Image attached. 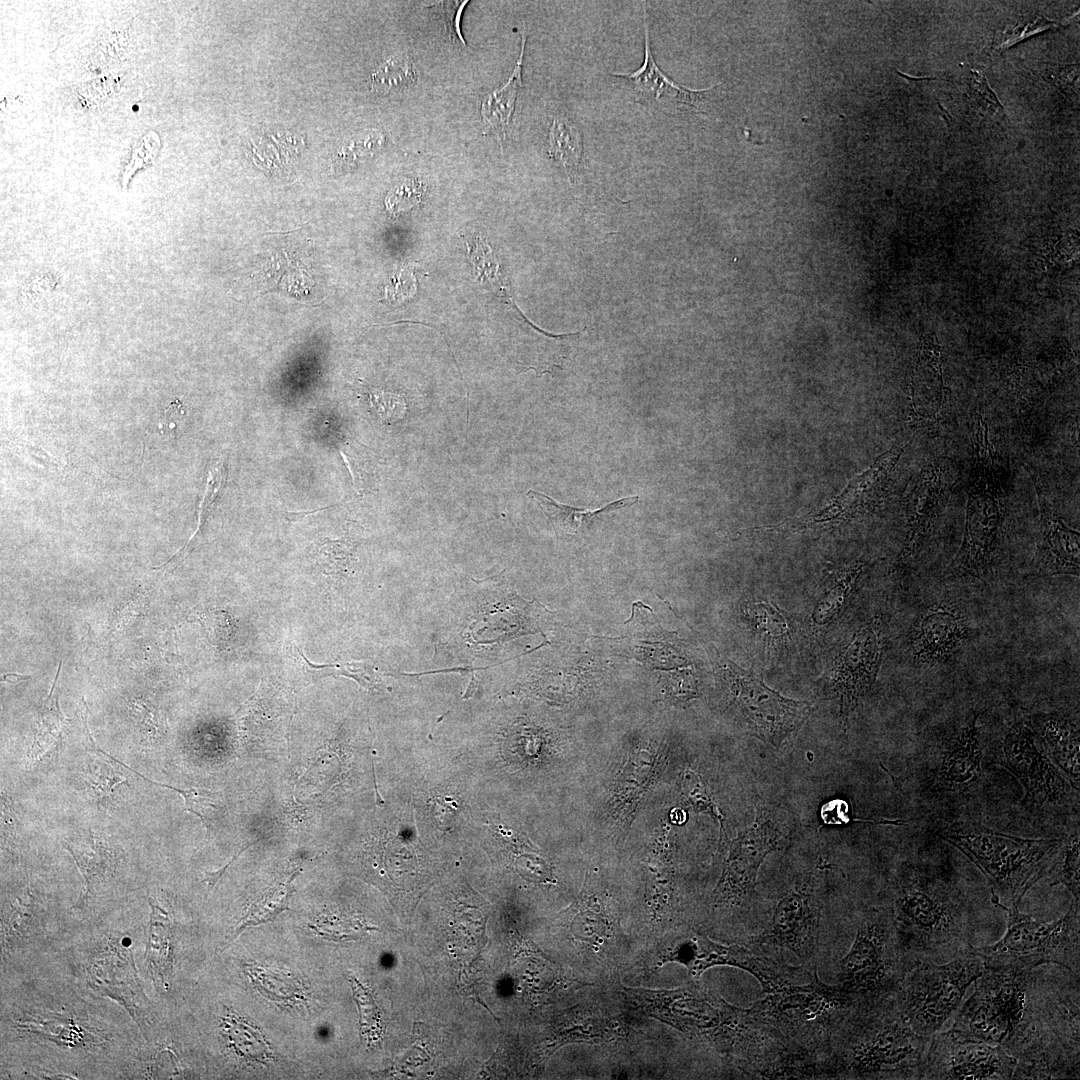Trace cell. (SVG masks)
Returning a JSON list of instances; mask_svg holds the SVG:
<instances>
[{
  "label": "cell",
  "mask_w": 1080,
  "mask_h": 1080,
  "mask_svg": "<svg viewBox=\"0 0 1080 1080\" xmlns=\"http://www.w3.org/2000/svg\"><path fill=\"white\" fill-rule=\"evenodd\" d=\"M931 1038L911 1028L894 996L858 1004L836 1037L827 1076L919 1079Z\"/></svg>",
  "instance_id": "obj_1"
},
{
  "label": "cell",
  "mask_w": 1080,
  "mask_h": 1080,
  "mask_svg": "<svg viewBox=\"0 0 1080 1080\" xmlns=\"http://www.w3.org/2000/svg\"><path fill=\"white\" fill-rule=\"evenodd\" d=\"M891 913L902 942L919 960L945 962L971 946L974 923L967 902L923 873L898 882Z\"/></svg>",
  "instance_id": "obj_2"
},
{
  "label": "cell",
  "mask_w": 1080,
  "mask_h": 1080,
  "mask_svg": "<svg viewBox=\"0 0 1080 1080\" xmlns=\"http://www.w3.org/2000/svg\"><path fill=\"white\" fill-rule=\"evenodd\" d=\"M940 838L960 850L984 874L992 901L1020 903L1047 874L1063 838L1032 839L1001 833L975 822L944 827Z\"/></svg>",
  "instance_id": "obj_3"
},
{
  "label": "cell",
  "mask_w": 1080,
  "mask_h": 1080,
  "mask_svg": "<svg viewBox=\"0 0 1080 1080\" xmlns=\"http://www.w3.org/2000/svg\"><path fill=\"white\" fill-rule=\"evenodd\" d=\"M854 1003L837 985L823 983L816 970L805 984H792L756 1002L750 1009L791 1045L827 1061Z\"/></svg>",
  "instance_id": "obj_4"
},
{
  "label": "cell",
  "mask_w": 1080,
  "mask_h": 1080,
  "mask_svg": "<svg viewBox=\"0 0 1080 1080\" xmlns=\"http://www.w3.org/2000/svg\"><path fill=\"white\" fill-rule=\"evenodd\" d=\"M1036 979L1035 969L985 968L948 1030L958 1039L1001 1046L1011 1055L1028 1022Z\"/></svg>",
  "instance_id": "obj_5"
},
{
  "label": "cell",
  "mask_w": 1080,
  "mask_h": 1080,
  "mask_svg": "<svg viewBox=\"0 0 1080 1080\" xmlns=\"http://www.w3.org/2000/svg\"><path fill=\"white\" fill-rule=\"evenodd\" d=\"M919 961L902 942L891 911H870L840 962L837 986L856 1004L888 998Z\"/></svg>",
  "instance_id": "obj_6"
},
{
  "label": "cell",
  "mask_w": 1080,
  "mask_h": 1080,
  "mask_svg": "<svg viewBox=\"0 0 1080 1080\" xmlns=\"http://www.w3.org/2000/svg\"><path fill=\"white\" fill-rule=\"evenodd\" d=\"M993 903L1007 911L1008 921L999 941L971 946L985 968L1032 970L1054 964L1079 976L1080 904L1073 901L1062 917L1045 922L1022 913L1018 903Z\"/></svg>",
  "instance_id": "obj_7"
},
{
  "label": "cell",
  "mask_w": 1080,
  "mask_h": 1080,
  "mask_svg": "<svg viewBox=\"0 0 1080 1080\" xmlns=\"http://www.w3.org/2000/svg\"><path fill=\"white\" fill-rule=\"evenodd\" d=\"M971 946L945 962L920 960L902 979L894 1000L917 1034L932 1037L942 1031L984 972L985 965Z\"/></svg>",
  "instance_id": "obj_8"
},
{
  "label": "cell",
  "mask_w": 1080,
  "mask_h": 1080,
  "mask_svg": "<svg viewBox=\"0 0 1080 1080\" xmlns=\"http://www.w3.org/2000/svg\"><path fill=\"white\" fill-rule=\"evenodd\" d=\"M725 682L752 733L779 747L795 735L812 713V704L780 695L769 688L753 670H746L730 660L720 663Z\"/></svg>",
  "instance_id": "obj_9"
},
{
  "label": "cell",
  "mask_w": 1080,
  "mask_h": 1080,
  "mask_svg": "<svg viewBox=\"0 0 1080 1080\" xmlns=\"http://www.w3.org/2000/svg\"><path fill=\"white\" fill-rule=\"evenodd\" d=\"M996 471L972 469L963 541L949 566L953 575L982 578L991 571L1004 521Z\"/></svg>",
  "instance_id": "obj_10"
},
{
  "label": "cell",
  "mask_w": 1080,
  "mask_h": 1080,
  "mask_svg": "<svg viewBox=\"0 0 1080 1080\" xmlns=\"http://www.w3.org/2000/svg\"><path fill=\"white\" fill-rule=\"evenodd\" d=\"M752 940L751 945H723L710 940L702 933H693L679 942L666 960L677 961L698 978L706 969L717 965H729L751 973L761 984L765 993L775 992L785 986L798 984L794 981L804 972L777 962Z\"/></svg>",
  "instance_id": "obj_11"
},
{
  "label": "cell",
  "mask_w": 1080,
  "mask_h": 1080,
  "mask_svg": "<svg viewBox=\"0 0 1080 1080\" xmlns=\"http://www.w3.org/2000/svg\"><path fill=\"white\" fill-rule=\"evenodd\" d=\"M884 639L878 618L860 626L819 680L824 697L836 700L844 721L875 683Z\"/></svg>",
  "instance_id": "obj_12"
},
{
  "label": "cell",
  "mask_w": 1080,
  "mask_h": 1080,
  "mask_svg": "<svg viewBox=\"0 0 1080 1080\" xmlns=\"http://www.w3.org/2000/svg\"><path fill=\"white\" fill-rule=\"evenodd\" d=\"M1016 1059L1001 1046L956 1038L948 1029L932 1036L919 1079H1013Z\"/></svg>",
  "instance_id": "obj_13"
},
{
  "label": "cell",
  "mask_w": 1080,
  "mask_h": 1080,
  "mask_svg": "<svg viewBox=\"0 0 1080 1080\" xmlns=\"http://www.w3.org/2000/svg\"><path fill=\"white\" fill-rule=\"evenodd\" d=\"M1004 767L1021 783L1028 802L1059 805L1066 802L1071 785L1046 755L1029 722L1012 725L1002 743Z\"/></svg>",
  "instance_id": "obj_14"
},
{
  "label": "cell",
  "mask_w": 1080,
  "mask_h": 1080,
  "mask_svg": "<svg viewBox=\"0 0 1080 1080\" xmlns=\"http://www.w3.org/2000/svg\"><path fill=\"white\" fill-rule=\"evenodd\" d=\"M88 982L100 995L110 997L130 1013L146 1037L151 1025L150 1002L139 981L130 949L124 940L108 943L87 967Z\"/></svg>",
  "instance_id": "obj_15"
},
{
  "label": "cell",
  "mask_w": 1080,
  "mask_h": 1080,
  "mask_svg": "<svg viewBox=\"0 0 1080 1080\" xmlns=\"http://www.w3.org/2000/svg\"><path fill=\"white\" fill-rule=\"evenodd\" d=\"M821 905L812 890L796 887L778 902L770 928L754 938L763 946L783 947L803 962H810L817 953Z\"/></svg>",
  "instance_id": "obj_16"
},
{
  "label": "cell",
  "mask_w": 1080,
  "mask_h": 1080,
  "mask_svg": "<svg viewBox=\"0 0 1080 1080\" xmlns=\"http://www.w3.org/2000/svg\"><path fill=\"white\" fill-rule=\"evenodd\" d=\"M782 833L778 826L758 810L754 825L732 844L720 883V891L735 903L753 894L758 870L765 856L779 847Z\"/></svg>",
  "instance_id": "obj_17"
},
{
  "label": "cell",
  "mask_w": 1080,
  "mask_h": 1080,
  "mask_svg": "<svg viewBox=\"0 0 1080 1080\" xmlns=\"http://www.w3.org/2000/svg\"><path fill=\"white\" fill-rule=\"evenodd\" d=\"M612 75L630 80L642 100L669 113L703 112L702 107L707 101L708 92L713 88L688 89L677 85L662 73L652 56L646 20L645 56L642 66L631 73H612Z\"/></svg>",
  "instance_id": "obj_18"
},
{
  "label": "cell",
  "mask_w": 1080,
  "mask_h": 1080,
  "mask_svg": "<svg viewBox=\"0 0 1080 1080\" xmlns=\"http://www.w3.org/2000/svg\"><path fill=\"white\" fill-rule=\"evenodd\" d=\"M942 470L925 467L905 496L906 537L899 562L908 565L919 553L931 529L943 494Z\"/></svg>",
  "instance_id": "obj_19"
},
{
  "label": "cell",
  "mask_w": 1080,
  "mask_h": 1080,
  "mask_svg": "<svg viewBox=\"0 0 1080 1080\" xmlns=\"http://www.w3.org/2000/svg\"><path fill=\"white\" fill-rule=\"evenodd\" d=\"M978 713H971L942 754L936 771V784L945 790L962 792L977 782L982 774V752L977 727Z\"/></svg>",
  "instance_id": "obj_20"
},
{
  "label": "cell",
  "mask_w": 1080,
  "mask_h": 1080,
  "mask_svg": "<svg viewBox=\"0 0 1080 1080\" xmlns=\"http://www.w3.org/2000/svg\"><path fill=\"white\" fill-rule=\"evenodd\" d=\"M1040 533L1034 569L1044 576H1079V533L1041 502Z\"/></svg>",
  "instance_id": "obj_21"
},
{
  "label": "cell",
  "mask_w": 1080,
  "mask_h": 1080,
  "mask_svg": "<svg viewBox=\"0 0 1080 1080\" xmlns=\"http://www.w3.org/2000/svg\"><path fill=\"white\" fill-rule=\"evenodd\" d=\"M1046 755L1060 770L1073 789L1080 786L1079 728L1058 715L1037 716L1030 721Z\"/></svg>",
  "instance_id": "obj_22"
},
{
  "label": "cell",
  "mask_w": 1080,
  "mask_h": 1080,
  "mask_svg": "<svg viewBox=\"0 0 1080 1080\" xmlns=\"http://www.w3.org/2000/svg\"><path fill=\"white\" fill-rule=\"evenodd\" d=\"M63 846L71 854L85 882V889L74 908H84L115 873L117 856L108 843L90 830L84 841L64 839Z\"/></svg>",
  "instance_id": "obj_23"
},
{
  "label": "cell",
  "mask_w": 1080,
  "mask_h": 1080,
  "mask_svg": "<svg viewBox=\"0 0 1080 1080\" xmlns=\"http://www.w3.org/2000/svg\"><path fill=\"white\" fill-rule=\"evenodd\" d=\"M60 671L61 662L51 690L38 710L33 742L27 752V763L32 767L54 762L61 754L68 734L69 719L61 712L58 697L55 695Z\"/></svg>",
  "instance_id": "obj_24"
},
{
  "label": "cell",
  "mask_w": 1080,
  "mask_h": 1080,
  "mask_svg": "<svg viewBox=\"0 0 1080 1080\" xmlns=\"http://www.w3.org/2000/svg\"><path fill=\"white\" fill-rule=\"evenodd\" d=\"M867 566L866 562L855 560L832 571L811 613L813 628L824 629L843 613L857 591Z\"/></svg>",
  "instance_id": "obj_25"
},
{
  "label": "cell",
  "mask_w": 1080,
  "mask_h": 1080,
  "mask_svg": "<svg viewBox=\"0 0 1080 1080\" xmlns=\"http://www.w3.org/2000/svg\"><path fill=\"white\" fill-rule=\"evenodd\" d=\"M964 635V627L955 615L934 611L923 618L912 640L914 656L923 661L946 657Z\"/></svg>",
  "instance_id": "obj_26"
},
{
  "label": "cell",
  "mask_w": 1080,
  "mask_h": 1080,
  "mask_svg": "<svg viewBox=\"0 0 1080 1080\" xmlns=\"http://www.w3.org/2000/svg\"><path fill=\"white\" fill-rule=\"evenodd\" d=\"M527 496L538 504L550 520L557 534L567 535L577 534V532L596 515L629 507L639 500L638 496L627 497L613 501L601 509L592 510L560 504L546 494L534 490L528 491Z\"/></svg>",
  "instance_id": "obj_27"
},
{
  "label": "cell",
  "mask_w": 1080,
  "mask_h": 1080,
  "mask_svg": "<svg viewBox=\"0 0 1080 1080\" xmlns=\"http://www.w3.org/2000/svg\"><path fill=\"white\" fill-rule=\"evenodd\" d=\"M146 963L154 979L165 984L172 966V936L169 915L152 897Z\"/></svg>",
  "instance_id": "obj_28"
},
{
  "label": "cell",
  "mask_w": 1080,
  "mask_h": 1080,
  "mask_svg": "<svg viewBox=\"0 0 1080 1080\" xmlns=\"http://www.w3.org/2000/svg\"><path fill=\"white\" fill-rule=\"evenodd\" d=\"M526 36H522L521 52L508 81L485 96L481 103L484 124L501 134L505 133L515 109L518 88L522 86V64Z\"/></svg>",
  "instance_id": "obj_29"
},
{
  "label": "cell",
  "mask_w": 1080,
  "mask_h": 1080,
  "mask_svg": "<svg viewBox=\"0 0 1080 1080\" xmlns=\"http://www.w3.org/2000/svg\"><path fill=\"white\" fill-rule=\"evenodd\" d=\"M744 620L752 632L768 646L787 644L792 627L784 612L767 601H749L742 607Z\"/></svg>",
  "instance_id": "obj_30"
},
{
  "label": "cell",
  "mask_w": 1080,
  "mask_h": 1080,
  "mask_svg": "<svg viewBox=\"0 0 1080 1080\" xmlns=\"http://www.w3.org/2000/svg\"><path fill=\"white\" fill-rule=\"evenodd\" d=\"M18 1027L68 1048L98 1044L102 1040L73 1019L52 1013L43 1019L26 1020Z\"/></svg>",
  "instance_id": "obj_31"
},
{
  "label": "cell",
  "mask_w": 1080,
  "mask_h": 1080,
  "mask_svg": "<svg viewBox=\"0 0 1080 1080\" xmlns=\"http://www.w3.org/2000/svg\"><path fill=\"white\" fill-rule=\"evenodd\" d=\"M39 904L36 895L27 886L15 896L2 921V945L12 948L27 939L36 928Z\"/></svg>",
  "instance_id": "obj_32"
},
{
  "label": "cell",
  "mask_w": 1080,
  "mask_h": 1080,
  "mask_svg": "<svg viewBox=\"0 0 1080 1080\" xmlns=\"http://www.w3.org/2000/svg\"><path fill=\"white\" fill-rule=\"evenodd\" d=\"M356 545L350 537L323 538L314 544L312 557L317 572L331 581L348 577L354 563Z\"/></svg>",
  "instance_id": "obj_33"
},
{
  "label": "cell",
  "mask_w": 1080,
  "mask_h": 1080,
  "mask_svg": "<svg viewBox=\"0 0 1080 1080\" xmlns=\"http://www.w3.org/2000/svg\"><path fill=\"white\" fill-rule=\"evenodd\" d=\"M1050 886L1064 885L1080 904V848L1079 829L1063 838L1047 872Z\"/></svg>",
  "instance_id": "obj_34"
},
{
  "label": "cell",
  "mask_w": 1080,
  "mask_h": 1080,
  "mask_svg": "<svg viewBox=\"0 0 1080 1080\" xmlns=\"http://www.w3.org/2000/svg\"><path fill=\"white\" fill-rule=\"evenodd\" d=\"M290 650L296 661L300 662L305 671L315 679L327 676H345L354 679L369 690L381 687V677L374 665L366 662L315 664L306 658L297 645L293 644Z\"/></svg>",
  "instance_id": "obj_35"
},
{
  "label": "cell",
  "mask_w": 1080,
  "mask_h": 1080,
  "mask_svg": "<svg viewBox=\"0 0 1080 1080\" xmlns=\"http://www.w3.org/2000/svg\"><path fill=\"white\" fill-rule=\"evenodd\" d=\"M417 81L415 66L407 55L387 59L370 77V87L376 93L388 94L408 88Z\"/></svg>",
  "instance_id": "obj_36"
},
{
  "label": "cell",
  "mask_w": 1080,
  "mask_h": 1080,
  "mask_svg": "<svg viewBox=\"0 0 1080 1080\" xmlns=\"http://www.w3.org/2000/svg\"><path fill=\"white\" fill-rule=\"evenodd\" d=\"M549 155L558 159L567 173H574L582 155L581 135L573 124L562 119H554L550 128Z\"/></svg>",
  "instance_id": "obj_37"
},
{
  "label": "cell",
  "mask_w": 1080,
  "mask_h": 1080,
  "mask_svg": "<svg viewBox=\"0 0 1080 1080\" xmlns=\"http://www.w3.org/2000/svg\"><path fill=\"white\" fill-rule=\"evenodd\" d=\"M294 877L295 875H293L285 885L270 891L261 900L255 903L246 916L238 923L232 936L229 938L230 940L228 943L234 940L244 929L270 922L274 920L279 913L287 909L288 901L292 894L291 882L294 880Z\"/></svg>",
  "instance_id": "obj_38"
},
{
  "label": "cell",
  "mask_w": 1080,
  "mask_h": 1080,
  "mask_svg": "<svg viewBox=\"0 0 1080 1080\" xmlns=\"http://www.w3.org/2000/svg\"><path fill=\"white\" fill-rule=\"evenodd\" d=\"M129 769L137 776L145 780L147 783L165 787L179 793L184 799L187 811L199 817L201 821L206 825H208V823L213 820L215 815L222 808L221 801L218 796L211 792L194 788L181 789L171 785L162 784L146 778L145 776L138 773L136 770L131 769L130 767Z\"/></svg>",
  "instance_id": "obj_39"
},
{
  "label": "cell",
  "mask_w": 1080,
  "mask_h": 1080,
  "mask_svg": "<svg viewBox=\"0 0 1080 1080\" xmlns=\"http://www.w3.org/2000/svg\"><path fill=\"white\" fill-rule=\"evenodd\" d=\"M129 712L141 735L149 742H157L165 736V718L149 699L142 696L134 698L129 703Z\"/></svg>",
  "instance_id": "obj_40"
},
{
  "label": "cell",
  "mask_w": 1080,
  "mask_h": 1080,
  "mask_svg": "<svg viewBox=\"0 0 1080 1080\" xmlns=\"http://www.w3.org/2000/svg\"><path fill=\"white\" fill-rule=\"evenodd\" d=\"M86 781L98 803L107 804L116 794L117 788L126 782L122 773L116 771L109 763L97 761L89 763L86 771Z\"/></svg>",
  "instance_id": "obj_41"
},
{
  "label": "cell",
  "mask_w": 1080,
  "mask_h": 1080,
  "mask_svg": "<svg viewBox=\"0 0 1080 1080\" xmlns=\"http://www.w3.org/2000/svg\"><path fill=\"white\" fill-rule=\"evenodd\" d=\"M224 1030L229 1041L243 1055L253 1058H262L267 1055L268 1047L262 1037L238 1019H227Z\"/></svg>",
  "instance_id": "obj_42"
},
{
  "label": "cell",
  "mask_w": 1080,
  "mask_h": 1080,
  "mask_svg": "<svg viewBox=\"0 0 1080 1080\" xmlns=\"http://www.w3.org/2000/svg\"><path fill=\"white\" fill-rule=\"evenodd\" d=\"M354 998L360 1011V1023L362 1033L369 1040L376 1039L381 1034L379 1013L371 994L355 978L351 977Z\"/></svg>",
  "instance_id": "obj_43"
},
{
  "label": "cell",
  "mask_w": 1080,
  "mask_h": 1080,
  "mask_svg": "<svg viewBox=\"0 0 1080 1080\" xmlns=\"http://www.w3.org/2000/svg\"><path fill=\"white\" fill-rule=\"evenodd\" d=\"M571 930L575 937L590 944H599L607 935V922L601 915L585 911L574 918Z\"/></svg>",
  "instance_id": "obj_44"
},
{
  "label": "cell",
  "mask_w": 1080,
  "mask_h": 1080,
  "mask_svg": "<svg viewBox=\"0 0 1080 1080\" xmlns=\"http://www.w3.org/2000/svg\"><path fill=\"white\" fill-rule=\"evenodd\" d=\"M149 589H141L132 597L119 606V608L113 614V618L110 623V631L114 632L120 628L128 625L134 618H138L144 614V610L148 604Z\"/></svg>",
  "instance_id": "obj_45"
},
{
  "label": "cell",
  "mask_w": 1080,
  "mask_h": 1080,
  "mask_svg": "<svg viewBox=\"0 0 1080 1080\" xmlns=\"http://www.w3.org/2000/svg\"><path fill=\"white\" fill-rule=\"evenodd\" d=\"M683 788L686 797L695 808L708 811L710 814L717 817V819H719V821L722 823V815L716 808L713 801H711V799L707 795L706 788L702 784L699 777H697L691 772H688L684 778Z\"/></svg>",
  "instance_id": "obj_46"
},
{
  "label": "cell",
  "mask_w": 1080,
  "mask_h": 1080,
  "mask_svg": "<svg viewBox=\"0 0 1080 1080\" xmlns=\"http://www.w3.org/2000/svg\"><path fill=\"white\" fill-rule=\"evenodd\" d=\"M422 190L415 181H407L388 194L386 206L392 213L408 210L421 199Z\"/></svg>",
  "instance_id": "obj_47"
},
{
  "label": "cell",
  "mask_w": 1080,
  "mask_h": 1080,
  "mask_svg": "<svg viewBox=\"0 0 1080 1080\" xmlns=\"http://www.w3.org/2000/svg\"><path fill=\"white\" fill-rule=\"evenodd\" d=\"M209 640L220 645L230 635V621L222 612H211L199 617Z\"/></svg>",
  "instance_id": "obj_48"
},
{
  "label": "cell",
  "mask_w": 1080,
  "mask_h": 1080,
  "mask_svg": "<svg viewBox=\"0 0 1080 1080\" xmlns=\"http://www.w3.org/2000/svg\"><path fill=\"white\" fill-rule=\"evenodd\" d=\"M177 1074L179 1068L174 1053L168 1048L159 1051L152 1066L154 1078H169Z\"/></svg>",
  "instance_id": "obj_49"
},
{
  "label": "cell",
  "mask_w": 1080,
  "mask_h": 1080,
  "mask_svg": "<svg viewBox=\"0 0 1080 1080\" xmlns=\"http://www.w3.org/2000/svg\"><path fill=\"white\" fill-rule=\"evenodd\" d=\"M971 90L976 94V98L980 99L984 105L995 110L996 108H1002L997 96L990 89L983 75L976 72H972Z\"/></svg>",
  "instance_id": "obj_50"
},
{
  "label": "cell",
  "mask_w": 1080,
  "mask_h": 1080,
  "mask_svg": "<svg viewBox=\"0 0 1080 1080\" xmlns=\"http://www.w3.org/2000/svg\"><path fill=\"white\" fill-rule=\"evenodd\" d=\"M28 679H30V676H28V675L16 674V673H5L1 677V682L16 683V682L25 681V680H28Z\"/></svg>",
  "instance_id": "obj_51"
},
{
  "label": "cell",
  "mask_w": 1080,
  "mask_h": 1080,
  "mask_svg": "<svg viewBox=\"0 0 1080 1080\" xmlns=\"http://www.w3.org/2000/svg\"><path fill=\"white\" fill-rule=\"evenodd\" d=\"M94 84L95 85H93V89H95V91H99V86L96 85V83H94ZM105 95H108V94L105 93V92H100V97L105 96ZM95 96L99 97V93H97Z\"/></svg>",
  "instance_id": "obj_52"
}]
</instances>
